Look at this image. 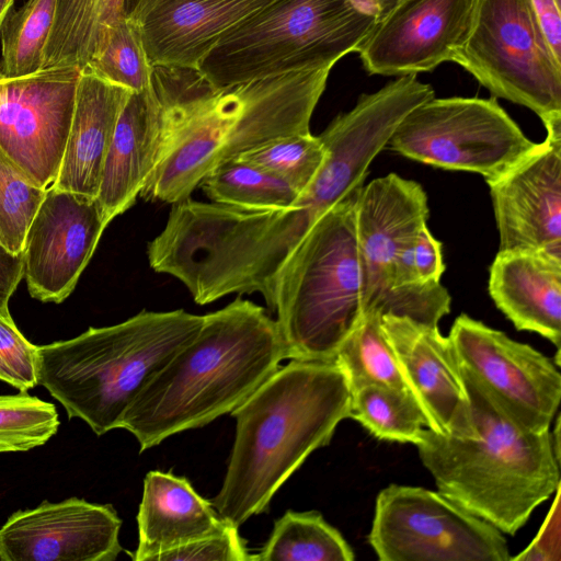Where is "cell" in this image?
Here are the masks:
<instances>
[{
    "label": "cell",
    "mask_w": 561,
    "mask_h": 561,
    "mask_svg": "<svg viewBox=\"0 0 561 561\" xmlns=\"http://www.w3.org/2000/svg\"><path fill=\"white\" fill-rule=\"evenodd\" d=\"M488 290L517 330L538 333L560 351L561 254L497 252L490 266Z\"/></svg>",
    "instance_id": "21"
},
{
    "label": "cell",
    "mask_w": 561,
    "mask_h": 561,
    "mask_svg": "<svg viewBox=\"0 0 561 561\" xmlns=\"http://www.w3.org/2000/svg\"><path fill=\"white\" fill-rule=\"evenodd\" d=\"M380 318L375 312L364 313L336 353L334 362L344 373L351 392L369 385L408 391Z\"/></svg>",
    "instance_id": "27"
},
{
    "label": "cell",
    "mask_w": 561,
    "mask_h": 561,
    "mask_svg": "<svg viewBox=\"0 0 561 561\" xmlns=\"http://www.w3.org/2000/svg\"><path fill=\"white\" fill-rule=\"evenodd\" d=\"M110 222L95 197L46 190L24 241L23 277L30 295L43 302H62Z\"/></svg>",
    "instance_id": "14"
},
{
    "label": "cell",
    "mask_w": 561,
    "mask_h": 561,
    "mask_svg": "<svg viewBox=\"0 0 561 561\" xmlns=\"http://www.w3.org/2000/svg\"><path fill=\"white\" fill-rule=\"evenodd\" d=\"M537 537L513 560L559 561L560 560V488Z\"/></svg>",
    "instance_id": "37"
},
{
    "label": "cell",
    "mask_w": 561,
    "mask_h": 561,
    "mask_svg": "<svg viewBox=\"0 0 561 561\" xmlns=\"http://www.w3.org/2000/svg\"><path fill=\"white\" fill-rule=\"evenodd\" d=\"M24 276V252L12 253L0 243V317L13 321L9 300Z\"/></svg>",
    "instance_id": "39"
},
{
    "label": "cell",
    "mask_w": 561,
    "mask_h": 561,
    "mask_svg": "<svg viewBox=\"0 0 561 561\" xmlns=\"http://www.w3.org/2000/svg\"><path fill=\"white\" fill-rule=\"evenodd\" d=\"M382 332L408 391L435 433L462 434L470 430V403L461 366L448 336L438 327L408 317L383 314Z\"/></svg>",
    "instance_id": "18"
},
{
    "label": "cell",
    "mask_w": 561,
    "mask_h": 561,
    "mask_svg": "<svg viewBox=\"0 0 561 561\" xmlns=\"http://www.w3.org/2000/svg\"><path fill=\"white\" fill-rule=\"evenodd\" d=\"M545 41L561 65V0H528Z\"/></svg>",
    "instance_id": "38"
},
{
    "label": "cell",
    "mask_w": 561,
    "mask_h": 561,
    "mask_svg": "<svg viewBox=\"0 0 561 561\" xmlns=\"http://www.w3.org/2000/svg\"><path fill=\"white\" fill-rule=\"evenodd\" d=\"M0 380L21 392L36 387L37 345L19 331L14 321L0 317Z\"/></svg>",
    "instance_id": "34"
},
{
    "label": "cell",
    "mask_w": 561,
    "mask_h": 561,
    "mask_svg": "<svg viewBox=\"0 0 561 561\" xmlns=\"http://www.w3.org/2000/svg\"><path fill=\"white\" fill-rule=\"evenodd\" d=\"M359 190L314 222L277 278L270 308L277 313L288 359L334 362L364 316L355 219Z\"/></svg>",
    "instance_id": "6"
},
{
    "label": "cell",
    "mask_w": 561,
    "mask_h": 561,
    "mask_svg": "<svg viewBox=\"0 0 561 561\" xmlns=\"http://www.w3.org/2000/svg\"><path fill=\"white\" fill-rule=\"evenodd\" d=\"M273 0H139L126 16L152 66L196 69L219 38Z\"/></svg>",
    "instance_id": "19"
},
{
    "label": "cell",
    "mask_w": 561,
    "mask_h": 561,
    "mask_svg": "<svg viewBox=\"0 0 561 561\" xmlns=\"http://www.w3.org/2000/svg\"><path fill=\"white\" fill-rule=\"evenodd\" d=\"M287 358L277 324L264 308L236 298L204 316L183 345L139 393L119 428L142 453L165 438L231 413Z\"/></svg>",
    "instance_id": "3"
},
{
    "label": "cell",
    "mask_w": 561,
    "mask_h": 561,
    "mask_svg": "<svg viewBox=\"0 0 561 561\" xmlns=\"http://www.w3.org/2000/svg\"><path fill=\"white\" fill-rule=\"evenodd\" d=\"M139 0H125L124 11L125 16L130 13V11L135 8Z\"/></svg>",
    "instance_id": "42"
},
{
    "label": "cell",
    "mask_w": 561,
    "mask_h": 561,
    "mask_svg": "<svg viewBox=\"0 0 561 561\" xmlns=\"http://www.w3.org/2000/svg\"><path fill=\"white\" fill-rule=\"evenodd\" d=\"M125 0H57L43 68L84 67L125 16Z\"/></svg>",
    "instance_id": "24"
},
{
    "label": "cell",
    "mask_w": 561,
    "mask_h": 561,
    "mask_svg": "<svg viewBox=\"0 0 561 561\" xmlns=\"http://www.w3.org/2000/svg\"><path fill=\"white\" fill-rule=\"evenodd\" d=\"M56 407L27 392L0 394V453L44 445L58 430Z\"/></svg>",
    "instance_id": "32"
},
{
    "label": "cell",
    "mask_w": 561,
    "mask_h": 561,
    "mask_svg": "<svg viewBox=\"0 0 561 561\" xmlns=\"http://www.w3.org/2000/svg\"><path fill=\"white\" fill-rule=\"evenodd\" d=\"M542 123L545 140L486 182L499 230V252L561 254V116Z\"/></svg>",
    "instance_id": "15"
},
{
    "label": "cell",
    "mask_w": 561,
    "mask_h": 561,
    "mask_svg": "<svg viewBox=\"0 0 561 561\" xmlns=\"http://www.w3.org/2000/svg\"><path fill=\"white\" fill-rule=\"evenodd\" d=\"M461 371L470 430L443 435L424 428L416 444L420 459L442 494L513 536L560 488V455L550 430L526 427Z\"/></svg>",
    "instance_id": "4"
},
{
    "label": "cell",
    "mask_w": 561,
    "mask_h": 561,
    "mask_svg": "<svg viewBox=\"0 0 561 561\" xmlns=\"http://www.w3.org/2000/svg\"><path fill=\"white\" fill-rule=\"evenodd\" d=\"M172 122L151 84L126 102L104 162L96 199L111 221L130 208L167 156Z\"/></svg>",
    "instance_id": "20"
},
{
    "label": "cell",
    "mask_w": 561,
    "mask_h": 561,
    "mask_svg": "<svg viewBox=\"0 0 561 561\" xmlns=\"http://www.w3.org/2000/svg\"><path fill=\"white\" fill-rule=\"evenodd\" d=\"M325 154L319 136L299 133L270 140L234 159L271 172L301 194L314 180Z\"/></svg>",
    "instance_id": "30"
},
{
    "label": "cell",
    "mask_w": 561,
    "mask_h": 561,
    "mask_svg": "<svg viewBox=\"0 0 561 561\" xmlns=\"http://www.w3.org/2000/svg\"><path fill=\"white\" fill-rule=\"evenodd\" d=\"M342 534L316 511H287L253 561H353Z\"/></svg>",
    "instance_id": "25"
},
{
    "label": "cell",
    "mask_w": 561,
    "mask_h": 561,
    "mask_svg": "<svg viewBox=\"0 0 561 561\" xmlns=\"http://www.w3.org/2000/svg\"><path fill=\"white\" fill-rule=\"evenodd\" d=\"M351 0H273L226 32L196 70L215 88L331 69L376 26Z\"/></svg>",
    "instance_id": "7"
},
{
    "label": "cell",
    "mask_w": 561,
    "mask_h": 561,
    "mask_svg": "<svg viewBox=\"0 0 561 561\" xmlns=\"http://www.w3.org/2000/svg\"><path fill=\"white\" fill-rule=\"evenodd\" d=\"M45 193L0 154V243L10 252H23L27 229Z\"/></svg>",
    "instance_id": "33"
},
{
    "label": "cell",
    "mask_w": 561,
    "mask_h": 561,
    "mask_svg": "<svg viewBox=\"0 0 561 561\" xmlns=\"http://www.w3.org/2000/svg\"><path fill=\"white\" fill-rule=\"evenodd\" d=\"M122 520L110 504L70 497L13 513L0 528L1 561H114Z\"/></svg>",
    "instance_id": "16"
},
{
    "label": "cell",
    "mask_w": 561,
    "mask_h": 561,
    "mask_svg": "<svg viewBox=\"0 0 561 561\" xmlns=\"http://www.w3.org/2000/svg\"><path fill=\"white\" fill-rule=\"evenodd\" d=\"M412 265L420 284L440 283L445 271L442 256V244L423 226L416 234L411 252Z\"/></svg>",
    "instance_id": "36"
},
{
    "label": "cell",
    "mask_w": 561,
    "mask_h": 561,
    "mask_svg": "<svg viewBox=\"0 0 561 561\" xmlns=\"http://www.w3.org/2000/svg\"><path fill=\"white\" fill-rule=\"evenodd\" d=\"M474 0H401L357 48L369 75L428 72L463 44Z\"/></svg>",
    "instance_id": "17"
},
{
    "label": "cell",
    "mask_w": 561,
    "mask_h": 561,
    "mask_svg": "<svg viewBox=\"0 0 561 561\" xmlns=\"http://www.w3.org/2000/svg\"><path fill=\"white\" fill-rule=\"evenodd\" d=\"M428 215L423 187L396 173L374 179L359 190L355 219L364 313L408 317L433 327L449 313L451 298L444 286L426 293L403 291L396 286L397 263Z\"/></svg>",
    "instance_id": "8"
},
{
    "label": "cell",
    "mask_w": 561,
    "mask_h": 561,
    "mask_svg": "<svg viewBox=\"0 0 561 561\" xmlns=\"http://www.w3.org/2000/svg\"><path fill=\"white\" fill-rule=\"evenodd\" d=\"M536 145L494 96L432 98L401 119L387 144L409 159L478 173L485 182L506 172Z\"/></svg>",
    "instance_id": "10"
},
{
    "label": "cell",
    "mask_w": 561,
    "mask_h": 561,
    "mask_svg": "<svg viewBox=\"0 0 561 561\" xmlns=\"http://www.w3.org/2000/svg\"><path fill=\"white\" fill-rule=\"evenodd\" d=\"M57 0H27L8 15L1 28L0 72L22 77L43 69Z\"/></svg>",
    "instance_id": "29"
},
{
    "label": "cell",
    "mask_w": 561,
    "mask_h": 561,
    "mask_svg": "<svg viewBox=\"0 0 561 561\" xmlns=\"http://www.w3.org/2000/svg\"><path fill=\"white\" fill-rule=\"evenodd\" d=\"M331 69L215 88L193 68L153 66L151 87L172 121L171 146L140 196L176 203L217 165L275 138L310 133Z\"/></svg>",
    "instance_id": "1"
},
{
    "label": "cell",
    "mask_w": 561,
    "mask_h": 561,
    "mask_svg": "<svg viewBox=\"0 0 561 561\" xmlns=\"http://www.w3.org/2000/svg\"><path fill=\"white\" fill-rule=\"evenodd\" d=\"M351 393V417L374 437L414 445L421 440L427 422L409 391L369 385Z\"/></svg>",
    "instance_id": "28"
},
{
    "label": "cell",
    "mask_w": 561,
    "mask_h": 561,
    "mask_svg": "<svg viewBox=\"0 0 561 561\" xmlns=\"http://www.w3.org/2000/svg\"><path fill=\"white\" fill-rule=\"evenodd\" d=\"M401 0H351L352 4L363 13L374 18L378 24L387 18Z\"/></svg>",
    "instance_id": "40"
},
{
    "label": "cell",
    "mask_w": 561,
    "mask_h": 561,
    "mask_svg": "<svg viewBox=\"0 0 561 561\" xmlns=\"http://www.w3.org/2000/svg\"><path fill=\"white\" fill-rule=\"evenodd\" d=\"M198 186L213 203L243 209H284L300 195L271 172L237 159L217 165Z\"/></svg>",
    "instance_id": "26"
},
{
    "label": "cell",
    "mask_w": 561,
    "mask_h": 561,
    "mask_svg": "<svg viewBox=\"0 0 561 561\" xmlns=\"http://www.w3.org/2000/svg\"><path fill=\"white\" fill-rule=\"evenodd\" d=\"M368 541L381 561H507L502 533L442 494L390 484L375 503Z\"/></svg>",
    "instance_id": "11"
},
{
    "label": "cell",
    "mask_w": 561,
    "mask_h": 561,
    "mask_svg": "<svg viewBox=\"0 0 561 561\" xmlns=\"http://www.w3.org/2000/svg\"><path fill=\"white\" fill-rule=\"evenodd\" d=\"M135 561H156L161 553L215 534L228 524L185 477L160 470L144 479L137 514Z\"/></svg>",
    "instance_id": "23"
},
{
    "label": "cell",
    "mask_w": 561,
    "mask_h": 561,
    "mask_svg": "<svg viewBox=\"0 0 561 561\" xmlns=\"http://www.w3.org/2000/svg\"><path fill=\"white\" fill-rule=\"evenodd\" d=\"M81 68H43L0 78V154L48 190L58 175L72 122Z\"/></svg>",
    "instance_id": "12"
},
{
    "label": "cell",
    "mask_w": 561,
    "mask_h": 561,
    "mask_svg": "<svg viewBox=\"0 0 561 561\" xmlns=\"http://www.w3.org/2000/svg\"><path fill=\"white\" fill-rule=\"evenodd\" d=\"M84 67L133 92L150 87L153 70L140 32L127 16L113 25L102 49Z\"/></svg>",
    "instance_id": "31"
},
{
    "label": "cell",
    "mask_w": 561,
    "mask_h": 561,
    "mask_svg": "<svg viewBox=\"0 0 561 561\" xmlns=\"http://www.w3.org/2000/svg\"><path fill=\"white\" fill-rule=\"evenodd\" d=\"M238 527L227 524L218 533L198 538L186 545L165 551L156 561H249L245 540Z\"/></svg>",
    "instance_id": "35"
},
{
    "label": "cell",
    "mask_w": 561,
    "mask_h": 561,
    "mask_svg": "<svg viewBox=\"0 0 561 561\" xmlns=\"http://www.w3.org/2000/svg\"><path fill=\"white\" fill-rule=\"evenodd\" d=\"M451 61L494 98L526 106L542 122L561 116V65L528 0H474L468 35Z\"/></svg>",
    "instance_id": "9"
},
{
    "label": "cell",
    "mask_w": 561,
    "mask_h": 561,
    "mask_svg": "<svg viewBox=\"0 0 561 561\" xmlns=\"http://www.w3.org/2000/svg\"><path fill=\"white\" fill-rule=\"evenodd\" d=\"M352 393L335 362L290 359L230 414L236 436L211 504L240 527L268 510L274 494L351 417Z\"/></svg>",
    "instance_id": "2"
},
{
    "label": "cell",
    "mask_w": 561,
    "mask_h": 561,
    "mask_svg": "<svg viewBox=\"0 0 561 561\" xmlns=\"http://www.w3.org/2000/svg\"><path fill=\"white\" fill-rule=\"evenodd\" d=\"M448 337L460 366L513 417L536 432L550 430L561 401L553 360L466 313L456 318Z\"/></svg>",
    "instance_id": "13"
},
{
    "label": "cell",
    "mask_w": 561,
    "mask_h": 561,
    "mask_svg": "<svg viewBox=\"0 0 561 561\" xmlns=\"http://www.w3.org/2000/svg\"><path fill=\"white\" fill-rule=\"evenodd\" d=\"M0 78H1V72H0Z\"/></svg>",
    "instance_id": "43"
},
{
    "label": "cell",
    "mask_w": 561,
    "mask_h": 561,
    "mask_svg": "<svg viewBox=\"0 0 561 561\" xmlns=\"http://www.w3.org/2000/svg\"><path fill=\"white\" fill-rule=\"evenodd\" d=\"M204 316L141 311L118 324L37 346V380L96 435L119 428L135 399L192 337Z\"/></svg>",
    "instance_id": "5"
},
{
    "label": "cell",
    "mask_w": 561,
    "mask_h": 561,
    "mask_svg": "<svg viewBox=\"0 0 561 561\" xmlns=\"http://www.w3.org/2000/svg\"><path fill=\"white\" fill-rule=\"evenodd\" d=\"M131 93L81 68L66 149L51 187L96 197L119 115Z\"/></svg>",
    "instance_id": "22"
},
{
    "label": "cell",
    "mask_w": 561,
    "mask_h": 561,
    "mask_svg": "<svg viewBox=\"0 0 561 561\" xmlns=\"http://www.w3.org/2000/svg\"><path fill=\"white\" fill-rule=\"evenodd\" d=\"M14 0H0V32L4 21L11 12Z\"/></svg>",
    "instance_id": "41"
}]
</instances>
